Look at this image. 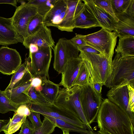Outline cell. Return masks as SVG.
Returning a JSON list of instances; mask_svg holds the SVG:
<instances>
[{
    "mask_svg": "<svg viewBox=\"0 0 134 134\" xmlns=\"http://www.w3.org/2000/svg\"><path fill=\"white\" fill-rule=\"evenodd\" d=\"M99 131L110 134H134L127 114L108 98L103 100L97 117Z\"/></svg>",
    "mask_w": 134,
    "mask_h": 134,
    "instance_id": "obj_1",
    "label": "cell"
},
{
    "mask_svg": "<svg viewBox=\"0 0 134 134\" xmlns=\"http://www.w3.org/2000/svg\"><path fill=\"white\" fill-rule=\"evenodd\" d=\"M128 85L134 88V56L122 57L120 53H116L105 86L111 88Z\"/></svg>",
    "mask_w": 134,
    "mask_h": 134,
    "instance_id": "obj_2",
    "label": "cell"
},
{
    "mask_svg": "<svg viewBox=\"0 0 134 134\" xmlns=\"http://www.w3.org/2000/svg\"><path fill=\"white\" fill-rule=\"evenodd\" d=\"M78 57L82 60L90 77L89 82L105 85L110 75L112 63L104 55L80 52Z\"/></svg>",
    "mask_w": 134,
    "mask_h": 134,
    "instance_id": "obj_3",
    "label": "cell"
},
{
    "mask_svg": "<svg viewBox=\"0 0 134 134\" xmlns=\"http://www.w3.org/2000/svg\"><path fill=\"white\" fill-rule=\"evenodd\" d=\"M81 35L86 45L99 51L112 63L114 49L118 37L115 31L112 32L102 28L95 32Z\"/></svg>",
    "mask_w": 134,
    "mask_h": 134,
    "instance_id": "obj_4",
    "label": "cell"
},
{
    "mask_svg": "<svg viewBox=\"0 0 134 134\" xmlns=\"http://www.w3.org/2000/svg\"><path fill=\"white\" fill-rule=\"evenodd\" d=\"M80 87L74 86L69 89L60 88L54 104L70 111L77 116L88 130L94 131L88 124L83 114L80 99Z\"/></svg>",
    "mask_w": 134,
    "mask_h": 134,
    "instance_id": "obj_5",
    "label": "cell"
},
{
    "mask_svg": "<svg viewBox=\"0 0 134 134\" xmlns=\"http://www.w3.org/2000/svg\"><path fill=\"white\" fill-rule=\"evenodd\" d=\"M80 99L83 114L90 125L96 118L103 102L101 94L98 92L89 83L80 87Z\"/></svg>",
    "mask_w": 134,
    "mask_h": 134,
    "instance_id": "obj_6",
    "label": "cell"
},
{
    "mask_svg": "<svg viewBox=\"0 0 134 134\" xmlns=\"http://www.w3.org/2000/svg\"><path fill=\"white\" fill-rule=\"evenodd\" d=\"M30 110L62 120L78 127L87 129L81 120L73 113L54 104H41L31 102L27 104Z\"/></svg>",
    "mask_w": 134,
    "mask_h": 134,
    "instance_id": "obj_7",
    "label": "cell"
},
{
    "mask_svg": "<svg viewBox=\"0 0 134 134\" xmlns=\"http://www.w3.org/2000/svg\"><path fill=\"white\" fill-rule=\"evenodd\" d=\"M52 49L50 47H39L38 51L29 54V71L33 77L49 79V70L52 58Z\"/></svg>",
    "mask_w": 134,
    "mask_h": 134,
    "instance_id": "obj_8",
    "label": "cell"
},
{
    "mask_svg": "<svg viewBox=\"0 0 134 134\" xmlns=\"http://www.w3.org/2000/svg\"><path fill=\"white\" fill-rule=\"evenodd\" d=\"M54 69L58 74L64 70L68 61L78 58L80 52L77 47L70 40L65 38H60L53 49Z\"/></svg>",
    "mask_w": 134,
    "mask_h": 134,
    "instance_id": "obj_9",
    "label": "cell"
},
{
    "mask_svg": "<svg viewBox=\"0 0 134 134\" xmlns=\"http://www.w3.org/2000/svg\"><path fill=\"white\" fill-rule=\"evenodd\" d=\"M35 5L24 2L17 7L12 18V24L17 34L24 41L26 37L29 23L37 13Z\"/></svg>",
    "mask_w": 134,
    "mask_h": 134,
    "instance_id": "obj_10",
    "label": "cell"
},
{
    "mask_svg": "<svg viewBox=\"0 0 134 134\" xmlns=\"http://www.w3.org/2000/svg\"><path fill=\"white\" fill-rule=\"evenodd\" d=\"M33 77L28 70L12 89L4 91L7 97L16 104L19 105L28 104L31 102L28 93L31 86Z\"/></svg>",
    "mask_w": 134,
    "mask_h": 134,
    "instance_id": "obj_11",
    "label": "cell"
},
{
    "mask_svg": "<svg viewBox=\"0 0 134 134\" xmlns=\"http://www.w3.org/2000/svg\"><path fill=\"white\" fill-rule=\"evenodd\" d=\"M21 59L15 49L7 46L0 48V72L10 75L14 73L21 65Z\"/></svg>",
    "mask_w": 134,
    "mask_h": 134,
    "instance_id": "obj_12",
    "label": "cell"
},
{
    "mask_svg": "<svg viewBox=\"0 0 134 134\" xmlns=\"http://www.w3.org/2000/svg\"><path fill=\"white\" fill-rule=\"evenodd\" d=\"M110 89L107 94V98L127 114L134 126V113L128 108L129 95L127 86Z\"/></svg>",
    "mask_w": 134,
    "mask_h": 134,
    "instance_id": "obj_13",
    "label": "cell"
},
{
    "mask_svg": "<svg viewBox=\"0 0 134 134\" xmlns=\"http://www.w3.org/2000/svg\"><path fill=\"white\" fill-rule=\"evenodd\" d=\"M67 8L65 15L57 28L61 31L72 32L74 21L84 8L85 4L81 0H66Z\"/></svg>",
    "mask_w": 134,
    "mask_h": 134,
    "instance_id": "obj_14",
    "label": "cell"
},
{
    "mask_svg": "<svg viewBox=\"0 0 134 134\" xmlns=\"http://www.w3.org/2000/svg\"><path fill=\"white\" fill-rule=\"evenodd\" d=\"M23 43L27 49L31 44L38 47H50L53 49L55 46L51 30L44 25L34 34L25 38Z\"/></svg>",
    "mask_w": 134,
    "mask_h": 134,
    "instance_id": "obj_15",
    "label": "cell"
},
{
    "mask_svg": "<svg viewBox=\"0 0 134 134\" xmlns=\"http://www.w3.org/2000/svg\"><path fill=\"white\" fill-rule=\"evenodd\" d=\"M23 42L13 25L12 18L0 16V45L7 46Z\"/></svg>",
    "mask_w": 134,
    "mask_h": 134,
    "instance_id": "obj_16",
    "label": "cell"
},
{
    "mask_svg": "<svg viewBox=\"0 0 134 134\" xmlns=\"http://www.w3.org/2000/svg\"><path fill=\"white\" fill-rule=\"evenodd\" d=\"M90 13L97 20L102 28L114 31L116 22L110 15L97 6L93 0H82Z\"/></svg>",
    "mask_w": 134,
    "mask_h": 134,
    "instance_id": "obj_17",
    "label": "cell"
},
{
    "mask_svg": "<svg viewBox=\"0 0 134 134\" xmlns=\"http://www.w3.org/2000/svg\"><path fill=\"white\" fill-rule=\"evenodd\" d=\"M67 8L66 0H57L53 7L44 16V25L57 28L65 15Z\"/></svg>",
    "mask_w": 134,
    "mask_h": 134,
    "instance_id": "obj_18",
    "label": "cell"
},
{
    "mask_svg": "<svg viewBox=\"0 0 134 134\" xmlns=\"http://www.w3.org/2000/svg\"><path fill=\"white\" fill-rule=\"evenodd\" d=\"M82 62L81 59L79 57L71 58L68 61L62 73L61 80L59 84L60 86H63L68 89L73 86L74 81Z\"/></svg>",
    "mask_w": 134,
    "mask_h": 134,
    "instance_id": "obj_19",
    "label": "cell"
},
{
    "mask_svg": "<svg viewBox=\"0 0 134 134\" xmlns=\"http://www.w3.org/2000/svg\"><path fill=\"white\" fill-rule=\"evenodd\" d=\"M116 16L118 21L116 23L114 31L118 36L134 37V15L125 12Z\"/></svg>",
    "mask_w": 134,
    "mask_h": 134,
    "instance_id": "obj_20",
    "label": "cell"
},
{
    "mask_svg": "<svg viewBox=\"0 0 134 134\" xmlns=\"http://www.w3.org/2000/svg\"><path fill=\"white\" fill-rule=\"evenodd\" d=\"M74 28L86 29L100 27L97 20L89 11L85 5L82 11L74 20Z\"/></svg>",
    "mask_w": 134,
    "mask_h": 134,
    "instance_id": "obj_21",
    "label": "cell"
},
{
    "mask_svg": "<svg viewBox=\"0 0 134 134\" xmlns=\"http://www.w3.org/2000/svg\"><path fill=\"white\" fill-rule=\"evenodd\" d=\"M42 81V90L40 92L49 102L54 104L58 95L60 88L59 84L55 83L46 77L41 78Z\"/></svg>",
    "mask_w": 134,
    "mask_h": 134,
    "instance_id": "obj_22",
    "label": "cell"
},
{
    "mask_svg": "<svg viewBox=\"0 0 134 134\" xmlns=\"http://www.w3.org/2000/svg\"><path fill=\"white\" fill-rule=\"evenodd\" d=\"M116 53H120L122 57L134 56V37H119Z\"/></svg>",
    "mask_w": 134,
    "mask_h": 134,
    "instance_id": "obj_23",
    "label": "cell"
},
{
    "mask_svg": "<svg viewBox=\"0 0 134 134\" xmlns=\"http://www.w3.org/2000/svg\"><path fill=\"white\" fill-rule=\"evenodd\" d=\"M43 116L51 121L55 124L56 127L60 129L62 131H73L78 132L80 134H97V132L92 131L86 129L78 127L59 119L47 115Z\"/></svg>",
    "mask_w": 134,
    "mask_h": 134,
    "instance_id": "obj_24",
    "label": "cell"
},
{
    "mask_svg": "<svg viewBox=\"0 0 134 134\" xmlns=\"http://www.w3.org/2000/svg\"><path fill=\"white\" fill-rule=\"evenodd\" d=\"M27 116L15 113L3 131L5 134H13L18 131L25 122Z\"/></svg>",
    "mask_w": 134,
    "mask_h": 134,
    "instance_id": "obj_25",
    "label": "cell"
},
{
    "mask_svg": "<svg viewBox=\"0 0 134 134\" xmlns=\"http://www.w3.org/2000/svg\"><path fill=\"white\" fill-rule=\"evenodd\" d=\"M57 0H30L27 3L35 6L38 13L43 16L54 6Z\"/></svg>",
    "mask_w": 134,
    "mask_h": 134,
    "instance_id": "obj_26",
    "label": "cell"
},
{
    "mask_svg": "<svg viewBox=\"0 0 134 134\" xmlns=\"http://www.w3.org/2000/svg\"><path fill=\"white\" fill-rule=\"evenodd\" d=\"M19 105L14 103L0 90V113L5 114L10 111L15 112Z\"/></svg>",
    "mask_w": 134,
    "mask_h": 134,
    "instance_id": "obj_27",
    "label": "cell"
},
{
    "mask_svg": "<svg viewBox=\"0 0 134 134\" xmlns=\"http://www.w3.org/2000/svg\"><path fill=\"white\" fill-rule=\"evenodd\" d=\"M28 70V60L27 58L26 57L25 62L21 64L17 71L12 76L9 84L4 91L12 89L14 85L22 79Z\"/></svg>",
    "mask_w": 134,
    "mask_h": 134,
    "instance_id": "obj_28",
    "label": "cell"
},
{
    "mask_svg": "<svg viewBox=\"0 0 134 134\" xmlns=\"http://www.w3.org/2000/svg\"><path fill=\"white\" fill-rule=\"evenodd\" d=\"M43 17L37 13L32 17L28 25L26 38L34 34L43 26Z\"/></svg>",
    "mask_w": 134,
    "mask_h": 134,
    "instance_id": "obj_29",
    "label": "cell"
},
{
    "mask_svg": "<svg viewBox=\"0 0 134 134\" xmlns=\"http://www.w3.org/2000/svg\"><path fill=\"white\" fill-rule=\"evenodd\" d=\"M90 77L86 68L82 62L74 81L73 86L84 87L89 84Z\"/></svg>",
    "mask_w": 134,
    "mask_h": 134,
    "instance_id": "obj_30",
    "label": "cell"
},
{
    "mask_svg": "<svg viewBox=\"0 0 134 134\" xmlns=\"http://www.w3.org/2000/svg\"><path fill=\"white\" fill-rule=\"evenodd\" d=\"M55 124L51 121L44 117L42 125L34 130V134H50L54 131Z\"/></svg>",
    "mask_w": 134,
    "mask_h": 134,
    "instance_id": "obj_31",
    "label": "cell"
},
{
    "mask_svg": "<svg viewBox=\"0 0 134 134\" xmlns=\"http://www.w3.org/2000/svg\"><path fill=\"white\" fill-rule=\"evenodd\" d=\"M132 0H111L112 7L116 16L125 12Z\"/></svg>",
    "mask_w": 134,
    "mask_h": 134,
    "instance_id": "obj_32",
    "label": "cell"
},
{
    "mask_svg": "<svg viewBox=\"0 0 134 134\" xmlns=\"http://www.w3.org/2000/svg\"><path fill=\"white\" fill-rule=\"evenodd\" d=\"M94 3L111 16L117 22L118 19L113 10L111 0H93Z\"/></svg>",
    "mask_w": 134,
    "mask_h": 134,
    "instance_id": "obj_33",
    "label": "cell"
},
{
    "mask_svg": "<svg viewBox=\"0 0 134 134\" xmlns=\"http://www.w3.org/2000/svg\"><path fill=\"white\" fill-rule=\"evenodd\" d=\"M31 102L41 104L50 103L42 95L40 92L36 91L35 88L31 87L28 93Z\"/></svg>",
    "mask_w": 134,
    "mask_h": 134,
    "instance_id": "obj_34",
    "label": "cell"
},
{
    "mask_svg": "<svg viewBox=\"0 0 134 134\" xmlns=\"http://www.w3.org/2000/svg\"><path fill=\"white\" fill-rule=\"evenodd\" d=\"M30 114L28 118L31 122L34 130L41 127L42 125L40 117V114L38 113L30 110Z\"/></svg>",
    "mask_w": 134,
    "mask_h": 134,
    "instance_id": "obj_35",
    "label": "cell"
},
{
    "mask_svg": "<svg viewBox=\"0 0 134 134\" xmlns=\"http://www.w3.org/2000/svg\"><path fill=\"white\" fill-rule=\"evenodd\" d=\"M34 130L27 119L23 124L18 134H34Z\"/></svg>",
    "mask_w": 134,
    "mask_h": 134,
    "instance_id": "obj_36",
    "label": "cell"
},
{
    "mask_svg": "<svg viewBox=\"0 0 134 134\" xmlns=\"http://www.w3.org/2000/svg\"><path fill=\"white\" fill-rule=\"evenodd\" d=\"M129 95L128 108L133 113L134 112V88L127 85Z\"/></svg>",
    "mask_w": 134,
    "mask_h": 134,
    "instance_id": "obj_37",
    "label": "cell"
},
{
    "mask_svg": "<svg viewBox=\"0 0 134 134\" xmlns=\"http://www.w3.org/2000/svg\"><path fill=\"white\" fill-rule=\"evenodd\" d=\"M77 47L80 52L103 55L96 49L88 45H86L82 46Z\"/></svg>",
    "mask_w": 134,
    "mask_h": 134,
    "instance_id": "obj_38",
    "label": "cell"
},
{
    "mask_svg": "<svg viewBox=\"0 0 134 134\" xmlns=\"http://www.w3.org/2000/svg\"><path fill=\"white\" fill-rule=\"evenodd\" d=\"M15 113L27 117L30 114V109L27 104L20 105Z\"/></svg>",
    "mask_w": 134,
    "mask_h": 134,
    "instance_id": "obj_39",
    "label": "cell"
},
{
    "mask_svg": "<svg viewBox=\"0 0 134 134\" xmlns=\"http://www.w3.org/2000/svg\"><path fill=\"white\" fill-rule=\"evenodd\" d=\"M70 40L77 47L82 46L86 45L85 41L81 34H77Z\"/></svg>",
    "mask_w": 134,
    "mask_h": 134,
    "instance_id": "obj_40",
    "label": "cell"
},
{
    "mask_svg": "<svg viewBox=\"0 0 134 134\" xmlns=\"http://www.w3.org/2000/svg\"><path fill=\"white\" fill-rule=\"evenodd\" d=\"M42 81L39 77H33L31 83V86L34 87L37 91L40 92L42 90Z\"/></svg>",
    "mask_w": 134,
    "mask_h": 134,
    "instance_id": "obj_41",
    "label": "cell"
},
{
    "mask_svg": "<svg viewBox=\"0 0 134 134\" xmlns=\"http://www.w3.org/2000/svg\"><path fill=\"white\" fill-rule=\"evenodd\" d=\"M92 87L99 93L101 94L103 85L100 83L89 82Z\"/></svg>",
    "mask_w": 134,
    "mask_h": 134,
    "instance_id": "obj_42",
    "label": "cell"
},
{
    "mask_svg": "<svg viewBox=\"0 0 134 134\" xmlns=\"http://www.w3.org/2000/svg\"><path fill=\"white\" fill-rule=\"evenodd\" d=\"M0 4H7L11 5L16 8L17 2L16 0H0Z\"/></svg>",
    "mask_w": 134,
    "mask_h": 134,
    "instance_id": "obj_43",
    "label": "cell"
},
{
    "mask_svg": "<svg viewBox=\"0 0 134 134\" xmlns=\"http://www.w3.org/2000/svg\"><path fill=\"white\" fill-rule=\"evenodd\" d=\"M28 49L29 50V54H31L37 52L39 47L35 44H31L29 45Z\"/></svg>",
    "mask_w": 134,
    "mask_h": 134,
    "instance_id": "obj_44",
    "label": "cell"
},
{
    "mask_svg": "<svg viewBox=\"0 0 134 134\" xmlns=\"http://www.w3.org/2000/svg\"><path fill=\"white\" fill-rule=\"evenodd\" d=\"M125 12L134 15V0H132L130 4Z\"/></svg>",
    "mask_w": 134,
    "mask_h": 134,
    "instance_id": "obj_45",
    "label": "cell"
},
{
    "mask_svg": "<svg viewBox=\"0 0 134 134\" xmlns=\"http://www.w3.org/2000/svg\"><path fill=\"white\" fill-rule=\"evenodd\" d=\"M9 120L0 119V132L3 131L6 126L9 122Z\"/></svg>",
    "mask_w": 134,
    "mask_h": 134,
    "instance_id": "obj_46",
    "label": "cell"
},
{
    "mask_svg": "<svg viewBox=\"0 0 134 134\" xmlns=\"http://www.w3.org/2000/svg\"><path fill=\"white\" fill-rule=\"evenodd\" d=\"M97 134H110L108 133L101 132L99 131H98Z\"/></svg>",
    "mask_w": 134,
    "mask_h": 134,
    "instance_id": "obj_47",
    "label": "cell"
},
{
    "mask_svg": "<svg viewBox=\"0 0 134 134\" xmlns=\"http://www.w3.org/2000/svg\"><path fill=\"white\" fill-rule=\"evenodd\" d=\"M63 131V134H69V131Z\"/></svg>",
    "mask_w": 134,
    "mask_h": 134,
    "instance_id": "obj_48",
    "label": "cell"
}]
</instances>
